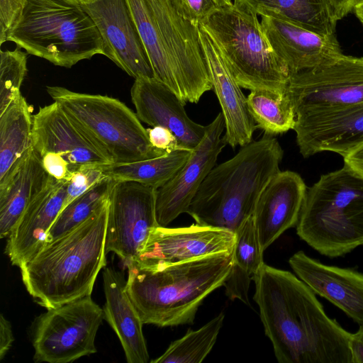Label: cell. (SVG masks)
<instances>
[{
	"instance_id": "6da1fadb",
	"label": "cell",
	"mask_w": 363,
	"mask_h": 363,
	"mask_svg": "<svg viewBox=\"0 0 363 363\" xmlns=\"http://www.w3.org/2000/svg\"><path fill=\"white\" fill-rule=\"evenodd\" d=\"M253 281V298L279 363H352V333L325 314L302 280L264 263Z\"/></svg>"
},
{
	"instance_id": "7a4b0ae2",
	"label": "cell",
	"mask_w": 363,
	"mask_h": 363,
	"mask_svg": "<svg viewBox=\"0 0 363 363\" xmlns=\"http://www.w3.org/2000/svg\"><path fill=\"white\" fill-rule=\"evenodd\" d=\"M108 201L89 218L46 243L21 267L27 291L47 309L91 295L106 267Z\"/></svg>"
},
{
	"instance_id": "3957f363",
	"label": "cell",
	"mask_w": 363,
	"mask_h": 363,
	"mask_svg": "<svg viewBox=\"0 0 363 363\" xmlns=\"http://www.w3.org/2000/svg\"><path fill=\"white\" fill-rule=\"evenodd\" d=\"M233 253L164 265L127 264L126 291L143 323L159 327L192 324L205 298L229 277Z\"/></svg>"
},
{
	"instance_id": "277c9868",
	"label": "cell",
	"mask_w": 363,
	"mask_h": 363,
	"mask_svg": "<svg viewBox=\"0 0 363 363\" xmlns=\"http://www.w3.org/2000/svg\"><path fill=\"white\" fill-rule=\"evenodd\" d=\"M155 77L186 104L212 89L199 27L177 0H127Z\"/></svg>"
},
{
	"instance_id": "5b68a950",
	"label": "cell",
	"mask_w": 363,
	"mask_h": 363,
	"mask_svg": "<svg viewBox=\"0 0 363 363\" xmlns=\"http://www.w3.org/2000/svg\"><path fill=\"white\" fill-rule=\"evenodd\" d=\"M283 155L279 141L266 134L242 146L234 157L211 170L186 213L198 224L235 233L253 215L263 189L280 171Z\"/></svg>"
},
{
	"instance_id": "8992f818",
	"label": "cell",
	"mask_w": 363,
	"mask_h": 363,
	"mask_svg": "<svg viewBox=\"0 0 363 363\" xmlns=\"http://www.w3.org/2000/svg\"><path fill=\"white\" fill-rule=\"evenodd\" d=\"M298 235L320 254L336 257L363 245V177L347 166L323 174L307 189Z\"/></svg>"
},
{
	"instance_id": "52a82bcc",
	"label": "cell",
	"mask_w": 363,
	"mask_h": 363,
	"mask_svg": "<svg viewBox=\"0 0 363 363\" xmlns=\"http://www.w3.org/2000/svg\"><path fill=\"white\" fill-rule=\"evenodd\" d=\"M6 41L66 68L97 54L105 55L97 27L72 0H26Z\"/></svg>"
},
{
	"instance_id": "ba28073f",
	"label": "cell",
	"mask_w": 363,
	"mask_h": 363,
	"mask_svg": "<svg viewBox=\"0 0 363 363\" xmlns=\"http://www.w3.org/2000/svg\"><path fill=\"white\" fill-rule=\"evenodd\" d=\"M258 16L233 4L214 11L201 26L244 89L284 94L291 74L275 53Z\"/></svg>"
},
{
	"instance_id": "9c48e42d",
	"label": "cell",
	"mask_w": 363,
	"mask_h": 363,
	"mask_svg": "<svg viewBox=\"0 0 363 363\" xmlns=\"http://www.w3.org/2000/svg\"><path fill=\"white\" fill-rule=\"evenodd\" d=\"M47 92L113 164L134 162L167 152L154 147L136 113L117 99L58 86Z\"/></svg>"
},
{
	"instance_id": "30bf717a",
	"label": "cell",
	"mask_w": 363,
	"mask_h": 363,
	"mask_svg": "<svg viewBox=\"0 0 363 363\" xmlns=\"http://www.w3.org/2000/svg\"><path fill=\"white\" fill-rule=\"evenodd\" d=\"M47 310L35 323V362L67 363L96 352L95 338L104 314L91 295Z\"/></svg>"
},
{
	"instance_id": "8fae6325",
	"label": "cell",
	"mask_w": 363,
	"mask_h": 363,
	"mask_svg": "<svg viewBox=\"0 0 363 363\" xmlns=\"http://www.w3.org/2000/svg\"><path fill=\"white\" fill-rule=\"evenodd\" d=\"M286 93L296 119L363 103V57L338 58L290 77Z\"/></svg>"
},
{
	"instance_id": "7c38bea8",
	"label": "cell",
	"mask_w": 363,
	"mask_h": 363,
	"mask_svg": "<svg viewBox=\"0 0 363 363\" xmlns=\"http://www.w3.org/2000/svg\"><path fill=\"white\" fill-rule=\"evenodd\" d=\"M156 189L133 181H116L109 197L105 249L123 263L135 260L152 230L156 217Z\"/></svg>"
},
{
	"instance_id": "4fadbf2b",
	"label": "cell",
	"mask_w": 363,
	"mask_h": 363,
	"mask_svg": "<svg viewBox=\"0 0 363 363\" xmlns=\"http://www.w3.org/2000/svg\"><path fill=\"white\" fill-rule=\"evenodd\" d=\"M97 27L105 56L134 79L155 77L127 0H72Z\"/></svg>"
},
{
	"instance_id": "5bb4252c",
	"label": "cell",
	"mask_w": 363,
	"mask_h": 363,
	"mask_svg": "<svg viewBox=\"0 0 363 363\" xmlns=\"http://www.w3.org/2000/svg\"><path fill=\"white\" fill-rule=\"evenodd\" d=\"M225 129L222 112L206 126L199 145L195 147L184 166L165 184L156 189V217L160 226H167L189 206L227 144L221 137Z\"/></svg>"
},
{
	"instance_id": "9a60e30c",
	"label": "cell",
	"mask_w": 363,
	"mask_h": 363,
	"mask_svg": "<svg viewBox=\"0 0 363 363\" xmlns=\"http://www.w3.org/2000/svg\"><path fill=\"white\" fill-rule=\"evenodd\" d=\"M32 147L40 156L47 152L61 156L73 174L86 167L113 164L56 101L40 107L33 116Z\"/></svg>"
},
{
	"instance_id": "2e32d148",
	"label": "cell",
	"mask_w": 363,
	"mask_h": 363,
	"mask_svg": "<svg viewBox=\"0 0 363 363\" xmlns=\"http://www.w3.org/2000/svg\"><path fill=\"white\" fill-rule=\"evenodd\" d=\"M235 242V233L224 228L196 223L182 228L159 225L133 262L146 266L174 264L233 252Z\"/></svg>"
},
{
	"instance_id": "e0dca14e",
	"label": "cell",
	"mask_w": 363,
	"mask_h": 363,
	"mask_svg": "<svg viewBox=\"0 0 363 363\" xmlns=\"http://www.w3.org/2000/svg\"><path fill=\"white\" fill-rule=\"evenodd\" d=\"M130 96L140 121L169 129L183 148L193 150L204 137L206 126L193 121L185 111L186 104L157 78L135 79Z\"/></svg>"
},
{
	"instance_id": "ac0fdd59",
	"label": "cell",
	"mask_w": 363,
	"mask_h": 363,
	"mask_svg": "<svg viewBox=\"0 0 363 363\" xmlns=\"http://www.w3.org/2000/svg\"><path fill=\"white\" fill-rule=\"evenodd\" d=\"M260 22L291 75L330 62L343 54L335 34H320L279 17L263 16Z\"/></svg>"
},
{
	"instance_id": "d6986e66",
	"label": "cell",
	"mask_w": 363,
	"mask_h": 363,
	"mask_svg": "<svg viewBox=\"0 0 363 363\" xmlns=\"http://www.w3.org/2000/svg\"><path fill=\"white\" fill-rule=\"evenodd\" d=\"M199 38L206 68L225 120V142L233 148L251 143L257 128L250 115L247 97L228 68L218 48L201 26Z\"/></svg>"
},
{
	"instance_id": "ffe728a7",
	"label": "cell",
	"mask_w": 363,
	"mask_h": 363,
	"mask_svg": "<svg viewBox=\"0 0 363 363\" xmlns=\"http://www.w3.org/2000/svg\"><path fill=\"white\" fill-rule=\"evenodd\" d=\"M294 130L305 158L320 152L343 157L363 145V103L342 110L297 118Z\"/></svg>"
},
{
	"instance_id": "44dd1931",
	"label": "cell",
	"mask_w": 363,
	"mask_h": 363,
	"mask_svg": "<svg viewBox=\"0 0 363 363\" xmlns=\"http://www.w3.org/2000/svg\"><path fill=\"white\" fill-rule=\"evenodd\" d=\"M307 189L301 177L289 170L279 171L266 185L252 215L263 251L297 224Z\"/></svg>"
},
{
	"instance_id": "7402d4cb",
	"label": "cell",
	"mask_w": 363,
	"mask_h": 363,
	"mask_svg": "<svg viewBox=\"0 0 363 363\" xmlns=\"http://www.w3.org/2000/svg\"><path fill=\"white\" fill-rule=\"evenodd\" d=\"M67 182L50 177L11 231L5 252L13 265L20 268L47 243L48 232L64 206Z\"/></svg>"
},
{
	"instance_id": "603a6c76",
	"label": "cell",
	"mask_w": 363,
	"mask_h": 363,
	"mask_svg": "<svg viewBox=\"0 0 363 363\" xmlns=\"http://www.w3.org/2000/svg\"><path fill=\"white\" fill-rule=\"evenodd\" d=\"M289 263L314 292L363 325V274L351 269L325 265L298 251Z\"/></svg>"
},
{
	"instance_id": "cb8c5ba5",
	"label": "cell",
	"mask_w": 363,
	"mask_h": 363,
	"mask_svg": "<svg viewBox=\"0 0 363 363\" xmlns=\"http://www.w3.org/2000/svg\"><path fill=\"white\" fill-rule=\"evenodd\" d=\"M103 279L104 319L117 335L127 362L147 363L149 354L143 333L144 323L127 293L123 274L105 267Z\"/></svg>"
},
{
	"instance_id": "d4e9b609",
	"label": "cell",
	"mask_w": 363,
	"mask_h": 363,
	"mask_svg": "<svg viewBox=\"0 0 363 363\" xmlns=\"http://www.w3.org/2000/svg\"><path fill=\"white\" fill-rule=\"evenodd\" d=\"M50 176L40 156L31 147L9 181L0 189V237L8 238L33 199L48 184Z\"/></svg>"
},
{
	"instance_id": "484cf974",
	"label": "cell",
	"mask_w": 363,
	"mask_h": 363,
	"mask_svg": "<svg viewBox=\"0 0 363 363\" xmlns=\"http://www.w3.org/2000/svg\"><path fill=\"white\" fill-rule=\"evenodd\" d=\"M33 117L19 94L0 114V189L11 179L32 147Z\"/></svg>"
},
{
	"instance_id": "4316f807",
	"label": "cell",
	"mask_w": 363,
	"mask_h": 363,
	"mask_svg": "<svg viewBox=\"0 0 363 363\" xmlns=\"http://www.w3.org/2000/svg\"><path fill=\"white\" fill-rule=\"evenodd\" d=\"M245 10L290 21L323 35L335 33L338 21L330 0H234Z\"/></svg>"
},
{
	"instance_id": "83f0119b",
	"label": "cell",
	"mask_w": 363,
	"mask_h": 363,
	"mask_svg": "<svg viewBox=\"0 0 363 363\" xmlns=\"http://www.w3.org/2000/svg\"><path fill=\"white\" fill-rule=\"evenodd\" d=\"M192 150L179 149L162 156L122 164L101 166L106 177L116 181H133L158 189L169 181L184 166Z\"/></svg>"
},
{
	"instance_id": "f1b7e54d",
	"label": "cell",
	"mask_w": 363,
	"mask_h": 363,
	"mask_svg": "<svg viewBox=\"0 0 363 363\" xmlns=\"http://www.w3.org/2000/svg\"><path fill=\"white\" fill-rule=\"evenodd\" d=\"M249 112L264 134L275 135L294 128L296 114L286 91L277 94L252 90L247 96Z\"/></svg>"
},
{
	"instance_id": "f546056e",
	"label": "cell",
	"mask_w": 363,
	"mask_h": 363,
	"mask_svg": "<svg viewBox=\"0 0 363 363\" xmlns=\"http://www.w3.org/2000/svg\"><path fill=\"white\" fill-rule=\"evenodd\" d=\"M225 315L220 313L201 328L189 329L180 339L172 342L166 351L152 363H200L211 351L223 326Z\"/></svg>"
},
{
	"instance_id": "4dcf8cb0",
	"label": "cell",
	"mask_w": 363,
	"mask_h": 363,
	"mask_svg": "<svg viewBox=\"0 0 363 363\" xmlns=\"http://www.w3.org/2000/svg\"><path fill=\"white\" fill-rule=\"evenodd\" d=\"M115 182L116 180L106 177L65 206L50 228L47 243L82 223L105 204Z\"/></svg>"
},
{
	"instance_id": "1f68e13d",
	"label": "cell",
	"mask_w": 363,
	"mask_h": 363,
	"mask_svg": "<svg viewBox=\"0 0 363 363\" xmlns=\"http://www.w3.org/2000/svg\"><path fill=\"white\" fill-rule=\"evenodd\" d=\"M233 253V269L241 272L252 280L263 261L262 249L253 216L247 218L235 230Z\"/></svg>"
},
{
	"instance_id": "d6a6232c",
	"label": "cell",
	"mask_w": 363,
	"mask_h": 363,
	"mask_svg": "<svg viewBox=\"0 0 363 363\" xmlns=\"http://www.w3.org/2000/svg\"><path fill=\"white\" fill-rule=\"evenodd\" d=\"M20 49L0 52V114L21 94L27 73V53Z\"/></svg>"
},
{
	"instance_id": "836d02e7",
	"label": "cell",
	"mask_w": 363,
	"mask_h": 363,
	"mask_svg": "<svg viewBox=\"0 0 363 363\" xmlns=\"http://www.w3.org/2000/svg\"><path fill=\"white\" fill-rule=\"evenodd\" d=\"M105 177L106 176L103 172L101 166L89 167L75 172L67 182L63 208Z\"/></svg>"
},
{
	"instance_id": "e575fe53",
	"label": "cell",
	"mask_w": 363,
	"mask_h": 363,
	"mask_svg": "<svg viewBox=\"0 0 363 363\" xmlns=\"http://www.w3.org/2000/svg\"><path fill=\"white\" fill-rule=\"evenodd\" d=\"M186 16L196 26L214 11L233 4V0H177Z\"/></svg>"
},
{
	"instance_id": "d590c367",
	"label": "cell",
	"mask_w": 363,
	"mask_h": 363,
	"mask_svg": "<svg viewBox=\"0 0 363 363\" xmlns=\"http://www.w3.org/2000/svg\"><path fill=\"white\" fill-rule=\"evenodd\" d=\"M26 0H0V43L6 42L10 30L20 18Z\"/></svg>"
},
{
	"instance_id": "8d00e7d4",
	"label": "cell",
	"mask_w": 363,
	"mask_h": 363,
	"mask_svg": "<svg viewBox=\"0 0 363 363\" xmlns=\"http://www.w3.org/2000/svg\"><path fill=\"white\" fill-rule=\"evenodd\" d=\"M151 145L162 151L169 152L183 148L176 136L169 129L162 126H154L147 129ZM187 150V149H186Z\"/></svg>"
},
{
	"instance_id": "74e56055",
	"label": "cell",
	"mask_w": 363,
	"mask_h": 363,
	"mask_svg": "<svg viewBox=\"0 0 363 363\" xmlns=\"http://www.w3.org/2000/svg\"><path fill=\"white\" fill-rule=\"evenodd\" d=\"M43 165L48 174L59 181H68L73 174L68 163L54 152L40 156Z\"/></svg>"
},
{
	"instance_id": "f35d334b",
	"label": "cell",
	"mask_w": 363,
	"mask_h": 363,
	"mask_svg": "<svg viewBox=\"0 0 363 363\" xmlns=\"http://www.w3.org/2000/svg\"><path fill=\"white\" fill-rule=\"evenodd\" d=\"M14 341L10 322L3 314L0 317V359H2Z\"/></svg>"
},
{
	"instance_id": "ab89813d",
	"label": "cell",
	"mask_w": 363,
	"mask_h": 363,
	"mask_svg": "<svg viewBox=\"0 0 363 363\" xmlns=\"http://www.w3.org/2000/svg\"><path fill=\"white\" fill-rule=\"evenodd\" d=\"M355 333H352L349 340V347L352 356V363H363V325Z\"/></svg>"
},
{
	"instance_id": "60d3db41",
	"label": "cell",
	"mask_w": 363,
	"mask_h": 363,
	"mask_svg": "<svg viewBox=\"0 0 363 363\" xmlns=\"http://www.w3.org/2000/svg\"><path fill=\"white\" fill-rule=\"evenodd\" d=\"M343 159L344 165L363 177V145L345 155Z\"/></svg>"
},
{
	"instance_id": "b9f144b4",
	"label": "cell",
	"mask_w": 363,
	"mask_h": 363,
	"mask_svg": "<svg viewBox=\"0 0 363 363\" xmlns=\"http://www.w3.org/2000/svg\"><path fill=\"white\" fill-rule=\"evenodd\" d=\"M338 21L353 11L354 6L362 0H330Z\"/></svg>"
},
{
	"instance_id": "7bdbcfd3",
	"label": "cell",
	"mask_w": 363,
	"mask_h": 363,
	"mask_svg": "<svg viewBox=\"0 0 363 363\" xmlns=\"http://www.w3.org/2000/svg\"><path fill=\"white\" fill-rule=\"evenodd\" d=\"M353 12L356 17L359 19L363 25V0L359 1L354 8Z\"/></svg>"
}]
</instances>
